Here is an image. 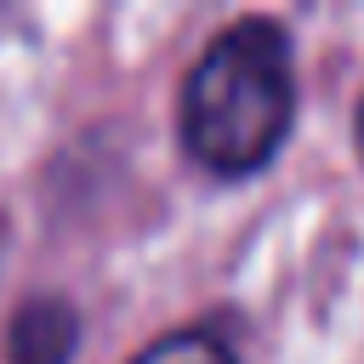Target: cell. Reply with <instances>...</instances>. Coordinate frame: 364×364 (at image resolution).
Listing matches in <instances>:
<instances>
[{"mask_svg":"<svg viewBox=\"0 0 364 364\" xmlns=\"http://www.w3.org/2000/svg\"><path fill=\"white\" fill-rule=\"evenodd\" d=\"M296 131V40L279 17L222 23L176 85V148L216 182L262 176Z\"/></svg>","mask_w":364,"mask_h":364,"instance_id":"obj_1","label":"cell"},{"mask_svg":"<svg viewBox=\"0 0 364 364\" xmlns=\"http://www.w3.org/2000/svg\"><path fill=\"white\" fill-rule=\"evenodd\" d=\"M85 347V318L63 290H34L11 307L6 364H74Z\"/></svg>","mask_w":364,"mask_h":364,"instance_id":"obj_2","label":"cell"},{"mask_svg":"<svg viewBox=\"0 0 364 364\" xmlns=\"http://www.w3.org/2000/svg\"><path fill=\"white\" fill-rule=\"evenodd\" d=\"M131 364H239V353L216 324H182L154 336L142 353H131Z\"/></svg>","mask_w":364,"mask_h":364,"instance_id":"obj_3","label":"cell"},{"mask_svg":"<svg viewBox=\"0 0 364 364\" xmlns=\"http://www.w3.org/2000/svg\"><path fill=\"white\" fill-rule=\"evenodd\" d=\"M353 148H358V165H364V97H358V108H353Z\"/></svg>","mask_w":364,"mask_h":364,"instance_id":"obj_4","label":"cell"}]
</instances>
